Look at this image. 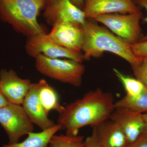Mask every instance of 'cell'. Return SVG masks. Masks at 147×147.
Masks as SVG:
<instances>
[{
  "mask_svg": "<svg viewBox=\"0 0 147 147\" xmlns=\"http://www.w3.org/2000/svg\"><path fill=\"white\" fill-rule=\"evenodd\" d=\"M82 147H86V146H85V144H84V145H83V146H82Z\"/></svg>",
  "mask_w": 147,
  "mask_h": 147,
  "instance_id": "cell-28",
  "label": "cell"
},
{
  "mask_svg": "<svg viewBox=\"0 0 147 147\" xmlns=\"http://www.w3.org/2000/svg\"><path fill=\"white\" fill-rule=\"evenodd\" d=\"M37 85L40 101L47 115L52 110L61 113L64 107L60 103L57 93L55 89L44 79L40 80Z\"/></svg>",
  "mask_w": 147,
  "mask_h": 147,
  "instance_id": "cell-16",
  "label": "cell"
},
{
  "mask_svg": "<svg viewBox=\"0 0 147 147\" xmlns=\"http://www.w3.org/2000/svg\"><path fill=\"white\" fill-rule=\"evenodd\" d=\"M115 108H125L137 113L147 111V89L135 97L125 95L115 102Z\"/></svg>",
  "mask_w": 147,
  "mask_h": 147,
  "instance_id": "cell-17",
  "label": "cell"
},
{
  "mask_svg": "<svg viewBox=\"0 0 147 147\" xmlns=\"http://www.w3.org/2000/svg\"><path fill=\"white\" fill-rule=\"evenodd\" d=\"M125 147H147V132L144 131L135 141Z\"/></svg>",
  "mask_w": 147,
  "mask_h": 147,
  "instance_id": "cell-22",
  "label": "cell"
},
{
  "mask_svg": "<svg viewBox=\"0 0 147 147\" xmlns=\"http://www.w3.org/2000/svg\"><path fill=\"white\" fill-rule=\"evenodd\" d=\"M50 39L59 45L70 50L81 52L84 41L82 25L70 22H59L53 25L50 33Z\"/></svg>",
  "mask_w": 147,
  "mask_h": 147,
  "instance_id": "cell-10",
  "label": "cell"
},
{
  "mask_svg": "<svg viewBox=\"0 0 147 147\" xmlns=\"http://www.w3.org/2000/svg\"><path fill=\"white\" fill-rule=\"evenodd\" d=\"M71 2L79 8L83 9L84 5V0H70Z\"/></svg>",
  "mask_w": 147,
  "mask_h": 147,
  "instance_id": "cell-26",
  "label": "cell"
},
{
  "mask_svg": "<svg viewBox=\"0 0 147 147\" xmlns=\"http://www.w3.org/2000/svg\"><path fill=\"white\" fill-rule=\"evenodd\" d=\"M82 27L84 41L82 51L84 60L100 57L105 52L119 56L131 66L140 59L132 52L131 45L103 27L87 20Z\"/></svg>",
  "mask_w": 147,
  "mask_h": 147,
  "instance_id": "cell-2",
  "label": "cell"
},
{
  "mask_svg": "<svg viewBox=\"0 0 147 147\" xmlns=\"http://www.w3.org/2000/svg\"><path fill=\"white\" fill-rule=\"evenodd\" d=\"M9 103V102L0 90V108H3L4 106L7 105Z\"/></svg>",
  "mask_w": 147,
  "mask_h": 147,
  "instance_id": "cell-25",
  "label": "cell"
},
{
  "mask_svg": "<svg viewBox=\"0 0 147 147\" xmlns=\"http://www.w3.org/2000/svg\"><path fill=\"white\" fill-rule=\"evenodd\" d=\"M35 58L36 67L41 74L75 87L82 85L85 67L81 63L69 59L49 58L41 54Z\"/></svg>",
  "mask_w": 147,
  "mask_h": 147,
  "instance_id": "cell-4",
  "label": "cell"
},
{
  "mask_svg": "<svg viewBox=\"0 0 147 147\" xmlns=\"http://www.w3.org/2000/svg\"><path fill=\"white\" fill-rule=\"evenodd\" d=\"M22 105L31 121L42 130L51 128L56 125L54 122L48 118V115L40 101L37 83L33 84Z\"/></svg>",
  "mask_w": 147,
  "mask_h": 147,
  "instance_id": "cell-14",
  "label": "cell"
},
{
  "mask_svg": "<svg viewBox=\"0 0 147 147\" xmlns=\"http://www.w3.org/2000/svg\"><path fill=\"white\" fill-rule=\"evenodd\" d=\"M84 142V136L55 134L50 141L49 147H82Z\"/></svg>",
  "mask_w": 147,
  "mask_h": 147,
  "instance_id": "cell-19",
  "label": "cell"
},
{
  "mask_svg": "<svg viewBox=\"0 0 147 147\" xmlns=\"http://www.w3.org/2000/svg\"><path fill=\"white\" fill-rule=\"evenodd\" d=\"M0 124L8 136L9 144L18 143L34 130L33 124L23 106L10 102L0 108Z\"/></svg>",
  "mask_w": 147,
  "mask_h": 147,
  "instance_id": "cell-6",
  "label": "cell"
},
{
  "mask_svg": "<svg viewBox=\"0 0 147 147\" xmlns=\"http://www.w3.org/2000/svg\"><path fill=\"white\" fill-rule=\"evenodd\" d=\"M142 17L140 11L127 14L100 15L92 19L103 24L117 36L131 45L139 42L142 38L140 24Z\"/></svg>",
  "mask_w": 147,
  "mask_h": 147,
  "instance_id": "cell-5",
  "label": "cell"
},
{
  "mask_svg": "<svg viewBox=\"0 0 147 147\" xmlns=\"http://www.w3.org/2000/svg\"><path fill=\"white\" fill-rule=\"evenodd\" d=\"M134 1L138 7L139 6L142 8H144L146 11L147 16L144 19V21L147 23V0H134ZM147 40V33L145 36L142 37L140 41H144Z\"/></svg>",
  "mask_w": 147,
  "mask_h": 147,
  "instance_id": "cell-23",
  "label": "cell"
},
{
  "mask_svg": "<svg viewBox=\"0 0 147 147\" xmlns=\"http://www.w3.org/2000/svg\"><path fill=\"white\" fill-rule=\"evenodd\" d=\"M47 0H0V18L29 37L43 33L37 21Z\"/></svg>",
  "mask_w": 147,
  "mask_h": 147,
  "instance_id": "cell-3",
  "label": "cell"
},
{
  "mask_svg": "<svg viewBox=\"0 0 147 147\" xmlns=\"http://www.w3.org/2000/svg\"></svg>",
  "mask_w": 147,
  "mask_h": 147,
  "instance_id": "cell-29",
  "label": "cell"
},
{
  "mask_svg": "<svg viewBox=\"0 0 147 147\" xmlns=\"http://www.w3.org/2000/svg\"><path fill=\"white\" fill-rule=\"evenodd\" d=\"M131 50L139 58H147V40L140 41L131 45Z\"/></svg>",
  "mask_w": 147,
  "mask_h": 147,
  "instance_id": "cell-21",
  "label": "cell"
},
{
  "mask_svg": "<svg viewBox=\"0 0 147 147\" xmlns=\"http://www.w3.org/2000/svg\"><path fill=\"white\" fill-rule=\"evenodd\" d=\"M84 143L86 147H101L98 144L92 135L87 137L84 140Z\"/></svg>",
  "mask_w": 147,
  "mask_h": 147,
  "instance_id": "cell-24",
  "label": "cell"
},
{
  "mask_svg": "<svg viewBox=\"0 0 147 147\" xmlns=\"http://www.w3.org/2000/svg\"><path fill=\"white\" fill-rule=\"evenodd\" d=\"M131 67L135 78L141 81L147 89V58H140Z\"/></svg>",
  "mask_w": 147,
  "mask_h": 147,
  "instance_id": "cell-20",
  "label": "cell"
},
{
  "mask_svg": "<svg viewBox=\"0 0 147 147\" xmlns=\"http://www.w3.org/2000/svg\"><path fill=\"white\" fill-rule=\"evenodd\" d=\"M61 127L57 124L55 126L39 132H30L28 137L21 142L2 145L1 147H49L52 137Z\"/></svg>",
  "mask_w": 147,
  "mask_h": 147,
  "instance_id": "cell-15",
  "label": "cell"
},
{
  "mask_svg": "<svg viewBox=\"0 0 147 147\" xmlns=\"http://www.w3.org/2000/svg\"><path fill=\"white\" fill-rule=\"evenodd\" d=\"M113 71L123 86L127 96L135 97L146 90V87L139 79L125 75L117 69H113Z\"/></svg>",
  "mask_w": 147,
  "mask_h": 147,
  "instance_id": "cell-18",
  "label": "cell"
},
{
  "mask_svg": "<svg viewBox=\"0 0 147 147\" xmlns=\"http://www.w3.org/2000/svg\"><path fill=\"white\" fill-rule=\"evenodd\" d=\"M112 94L100 88L88 92L84 96L64 107L59 113L58 124L66 134L76 136L80 129L92 127L109 119L115 109Z\"/></svg>",
  "mask_w": 147,
  "mask_h": 147,
  "instance_id": "cell-1",
  "label": "cell"
},
{
  "mask_svg": "<svg viewBox=\"0 0 147 147\" xmlns=\"http://www.w3.org/2000/svg\"><path fill=\"white\" fill-rule=\"evenodd\" d=\"M43 15L53 26L59 22H70L83 26L87 21L84 11L70 0H47Z\"/></svg>",
  "mask_w": 147,
  "mask_h": 147,
  "instance_id": "cell-8",
  "label": "cell"
},
{
  "mask_svg": "<svg viewBox=\"0 0 147 147\" xmlns=\"http://www.w3.org/2000/svg\"><path fill=\"white\" fill-rule=\"evenodd\" d=\"M143 117H144L145 124L144 131L147 132V112L144 114H143Z\"/></svg>",
  "mask_w": 147,
  "mask_h": 147,
  "instance_id": "cell-27",
  "label": "cell"
},
{
  "mask_svg": "<svg viewBox=\"0 0 147 147\" xmlns=\"http://www.w3.org/2000/svg\"><path fill=\"white\" fill-rule=\"evenodd\" d=\"M110 119L123 131L128 144L135 141L144 131L143 113L125 108H115Z\"/></svg>",
  "mask_w": 147,
  "mask_h": 147,
  "instance_id": "cell-12",
  "label": "cell"
},
{
  "mask_svg": "<svg viewBox=\"0 0 147 147\" xmlns=\"http://www.w3.org/2000/svg\"><path fill=\"white\" fill-rule=\"evenodd\" d=\"M82 10L87 19H93L100 15L140 11L134 0H84Z\"/></svg>",
  "mask_w": 147,
  "mask_h": 147,
  "instance_id": "cell-9",
  "label": "cell"
},
{
  "mask_svg": "<svg viewBox=\"0 0 147 147\" xmlns=\"http://www.w3.org/2000/svg\"><path fill=\"white\" fill-rule=\"evenodd\" d=\"M26 50L30 56L35 58L41 54L51 58H63L82 63L84 59L82 52L62 47L49 38L45 33L29 37Z\"/></svg>",
  "mask_w": 147,
  "mask_h": 147,
  "instance_id": "cell-7",
  "label": "cell"
},
{
  "mask_svg": "<svg viewBox=\"0 0 147 147\" xmlns=\"http://www.w3.org/2000/svg\"><path fill=\"white\" fill-rule=\"evenodd\" d=\"M92 136L101 147H125L127 139L119 126L108 119L93 127Z\"/></svg>",
  "mask_w": 147,
  "mask_h": 147,
  "instance_id": "cell-13",
  "label": "cell"
},
{
  "mask_svg": "<svg viewBox=\"0 0 147 147\" xmlns=\"http://www.w3.org/2000/svg\"><path fill=\"white\" fill-rule=\"evenodd\" d=\"M33 84L20 78L13 70L0 71V90L10 103L22 105Z\"/></svg>",
  "mask_w": 147,
  "mask_h": 147,
  "instance_id": "cell-11",
  "label": "cell"
}]
</instances>
